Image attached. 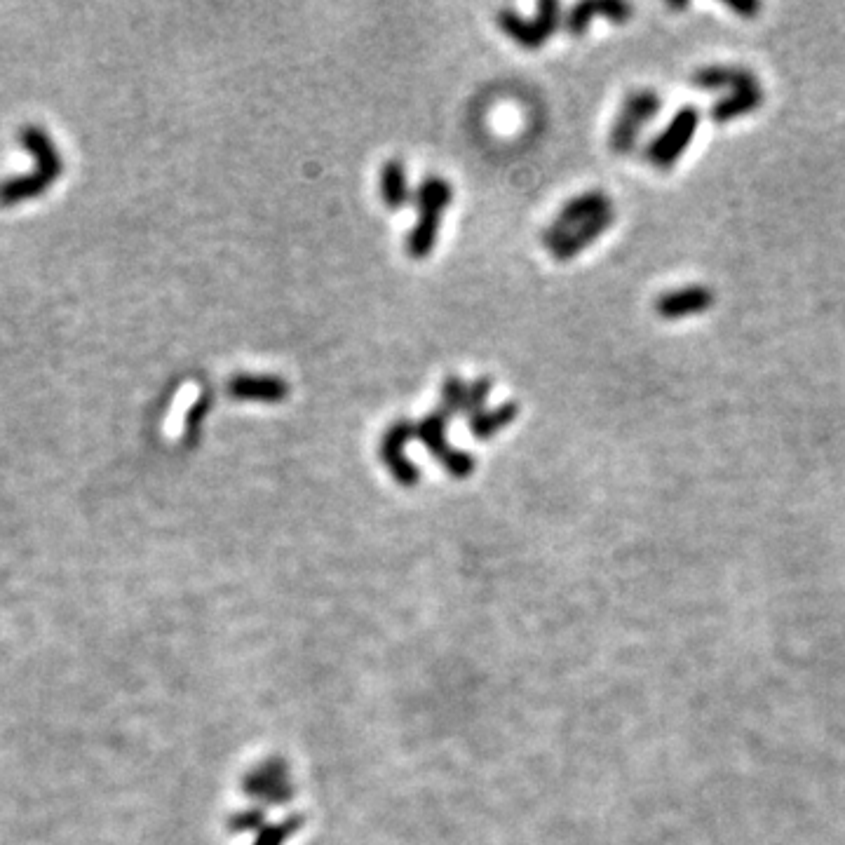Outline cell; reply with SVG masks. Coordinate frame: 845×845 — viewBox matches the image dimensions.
Segmentation results:
<instances>
[{
	"instance_id": "obj_4",
	"label": "cell",
	"mask_w": 845,
	"mask_h": 845,
	"mask_svg": "<svg viewBox=\"0 0 845 845\" xmlns=\"http://www.w3.org/2000/svg\"><path fill=\"white\" fill-rule=\"evenodd\" d=\"M446 428H449V418H446L439 409H435V411H430V414H425L421 421L416 423L414 439H418V442L425 446V451L442 463L446 475H451L456 479L470 477L477 465L475 456H472L470 451L456 449V446H451L449 442H446Z\"/></svg>"
},
{
	"instance_id": "obj_19",
	"label": "cell",
	"mask_w": 845,
	"mask_h": 845,
	"mask_svg": "<svg viewBox=\"0 0 845 845\" xmlns=\"http://www.w3.org/2000/svg\"><path fill=\"white\" fill-rule=\"evenodd\" d=\"M493 388H496V383H493L491 376H479V378H475V381H472L468 385V400H465L463 416L472 418L475 414H479V411H484V407H486V402H489Z\"/></svg>"
},
{
	"instance_id": "obj_18",
	"label": "cell",
	"mask_w": 845,
	"mask_h": 845,
	"mask_svg": "<svg viewBox=\"0 0 845 845\" xmlns=\"http://www.w3.org/2000/svg\"><path fill=\"white\" fill-rule=\"evenodd\" d=\"M601 3H592V0H580V3L573 5V8L566 12L564 17V29L571 33V36H583V33L590 31L594 17L599 15Z\"/></svg>"
},
{
	"instance_id": "obj_9",
	"label": "cell",
	"mask_w": 845,
	"mask_h": 845,
	"mask_svg": "<svg viewBox=\"0 0 845 845\" xmlns=\"http://www.w3.org/2000/svg\"><path fill=\"white\" fill-rule=\"evenodd\" d=\"M228 395L240 402L280 404L289 397V383L285 378L270 374H235L231 381H228Z\"/></svg>"
},
{
	"instance_id": "obj_23",
	"label": "cell",
	"mask_w": 845,
	"mask_h": 845,
	"mask_svg": "<svg viewBox=\"0 0 845 845\" xmlns=\"http://www.w3.org/2000/svg\"><path fill=\"white\" fill-rule=\"evenodd\" d=\"M259 822H261V813H256V810H252V813L235 815L233 822H231V827L235 831H247V829H256V824H259Z\"/></svg>"
},
{
	"instance_id": "obj_3",
	"label": "cell",
	"mask_w": 845,
	"mask_h": 845,
	"mask_svg": "<svg viewBox=\"0 0 845 845\" xmlns=\"http://www.w3.org/2000/svg\"><path fill=\"white\" fill-rule=\"evenodd\" d=\"M702 113L698 106L688 104L674 113V118L669 120L665 130H662L658 137H655L651 144L646 146V160L653 169H660V172H667L672 169L676 162L684 158L688 146L693 144L695 134H698Z\"/></svg>"
},
{
	"instance_id": "obj_2",
	"label": "cell",
	"mask_w": 845,
	"mask_h": 845,
	"mask_svg": "<svg viewBox=\"0 0 845 845\" xmlns=\"http://www.w3.org/2000/svg\"><path fill=\"white\" fill-rule=\"evenodd\" d=\"M662 111V97L655 90H632L623 99L608 134V146L615 155H630L639 144L641 132L658 118Z\"/></svg>"
},
{
	"instance_id": "obj_16",
	"label": "cell",
	"mask_w": 845,
	"mask_h": 845,
	"mask_svg": "<svg viewBox=\"0 0 845 845\" xmlns=\"http://www.w3.org/2000/svg\"><path fill=\"white\" fill-rule=\"evenodd\" d=\"M50 184L52 181L43 177L40 172H36V169H33L31 174L12 177L0 184V205L10 207V205H17V202L38 198V195H43L47 191V186Z\"/></svg>"
},
{
	"instance_id": "obj_6",
	"label": "cell",
	"mask_w": 845,
	"mask_h": 845,
	"mask_svg": "<svg viewBox=\"0 0 845 845\" xmlns=\"http://www.w3.org/2000/svg\"><path fill=\"white\" fill-rule=\"evenodd\" d=\"M613 202L604 191H587L580 193L576 198L566 200L564 205L559 207V212L550 221V226L545 228L543 235H540V242H543L545 249H552L557 242L569 235L573 228H578L580 223L594 219V216L611 212Z\"/></svg>"
},
{
	"instance_id": "obj_15",
	"label": "cell",
	"mask_w": 845,
	"mask_h": 845,
	"mask_svg": "<svg viewBox=\"0 0 845 845\" xmlns=\"http://www.w3.org/2000/svg\"><path fill=\"white\" fill-rule=\"evenodd\" d=\"M381 198L390 212H400L411 200L407 167L402 160H388L381 169Z\"/></svg>"
},
{
	"instance_id": "obj_13",
	"label": "cell",
	"mask_w": 845,
	"mask_h": 845,
	"mask_svg": "<svg viewBox=\"0 0 845 845\" xmlns=\"http://www.w3.org/2000/svg\"><path fill=\"white\" fill-rule=\"evenodd\" d=\"M19 141H22L26 151L31 153V158L36 160V172L43 174L50 181H57L62 177L64 160L59 155L57 146L52 144V139L40 130L36 125H26L22 132H19Z\"/></svg>"
},
{
	"instance_id": "obj_1",
	"label": "cell",
	"mask_w": 845,
	"mask_h": 845,
	"mask_svg": "<svg viewBox=\"0 0 845 845\" xmlns=\"http://www.w3.org/2000/svg\"><path fill=\"white\" fill-rule=\"evenodd\" d=\"M418 221L407 235V254L411 259L423 261L435 252L442 214L454 202V186L442 177H425L414 193Z\"/></svg>"
},
{
	"instance_id": "obj_10",
	"label": "cell",
	"mask_w": 845,
	"mask_h": 845,
	"mask_svg": "<svg viewBox=\"0 0 845 845\" xmlns=\"http://www.w3.org/2000/svg\"><path fill=\"white\" fill-rule=\"evenodd\" d=\"M763 101H766V92H763L761 83L742 87V90L735 92H726L709 108V118H712L716 125L733 123V120L752 116V113L759 111Z\"/></svg>"
},
{
	"instance_id": "obj_11",
	"label": "cell",
	"mask_w": 845,
	"mask_h": 845,
	"mask_svg": "<svg viewBox=\"0 0 845 845\" xmlns=\"http://www.w3.org/2000/svg\"><path fill=\"white\" fill-rule=\"evenodd\" d=\"M615 221V212H604L599 216H594V219L580 223L578 228H573L569 235H564L557 245L550 249V254L554 256L557 261H571L576 259L580 252H585L587 247L592 245V242H597L601 235H604L608 228L613 226Z\"/></svg>"
},
{
	"instance_id": "obj_7",
	"label": "cell",
	"mask_w": 845,
	"mask_h": 845,
	"mask_svg": "<svg viewBox=\"0 0 845 845\" xmlns=\"http://www.w3.org/2000/svg\"><path fill=\"white\" fill-rule=\"evenodd\" d=\"M416 423H411L409 418H400V421L390 423L388 430L383 432L381 437V461L392 477L404 486H414L421 479V472H418L416 463H411L407 456H404V446L414 439Z\"/></svg>"
},
{
	"instance_id": "obj_20",
	"label": "cell",
	"mask_w": 845,
	"mask_h": 845,
	"mask_svg": "<svg viewBox=\"0 0 845 845\" xmlns=\"http://www.w3.org/2000/svg\"><path fill=\"white\" fill-rule=\"evenodd\" d=\"M599 15L611 24H627L634 15V8L630 3H620V0H604Z\"/></svg>"
},
{
	"instance_id": "obj_14",
	"label": "cell",
	"mask_w": 845,
	"mask_h": 845,
	"mask_svg": "<svg viewBox=\"0 0 845 845\" xmlns=\"http://www.w3.org/2000/svg\"><path fill=\"white\" fill-rule=\"evenodd\" d=\"M517 416H519L517 402H503L493 409L479 411V414L468 418L470 435L479 439V442H489V439L496 437L500 430L510 428V425L517 421Z\"/></svg>"
},
{
	"instance_id": "obj_22",
	"label": "cell",
	"mask_w": 845,
	"mask_h": 845,
	"mask_svg": "<svg viewBox=\"0 0 845 845\" xmlns=\"http://www.w3.org/2000/svg\"><path fill=\"white\" fill-rule=\"evenodd\" d=\"M728 8L745 19H754L763 10V5L759 0H728Z\"/></svg>"
},
{
	"instance_id": "obj_12",
	"label": "cell",
	"mask_w": 845,
	"mask_h": 845,
	"mask_svg": "<svg viewBox=\"0 0 845 845\" xmlns=\"http://www.w3.org/2000/svg\"><path fill=\"white\" fill-rule=\"evenodd\" d=\"M691 83L695 87H700V90H709V92H716V90L735 92V90H742V87L761 83V80L756 78V73L752 69H747V66L714 64V66H705V69L695 71Z\"/></svg>"
},
{
	"instance_id": "obj_17",
	"label": "cell",
	"mask_w": 845,
	"mask_h": 845,
	"mask_svg": "<svg viewBox=\"0 0 845 845\" xmlns=\"http://www.w3.org/2000/svg\"><path fill=\"white\" fill-rule=\"evenodd\" d=\"M465 400H468V383L458 374L446 376L442 385V397H439V411H442L449 421H454V418L463 416Z\"/></svg>"
},
{
	"instance_id": "obj_21",
	"label": "cell",
	"mask_w": 845,
	"mask_h": 845,
	"mask_svg": "<svg viewBox=\"0 0 845 845\" xmlns=\"http://www.w3.org/2000/svg\"><path fill=\"white\" fill-rule=\"evenodd\" d=\"M207 409H209V397H202V400L191 409V414H188L186 418V430L191 432V435H198L200 423H202V418H205Z\"/></svg>"
},
{
	"instance_id": "obj_8",
	"label": "cell",
	"mask_w": 845,
	"mask_h": 845,
	"mask_svg": "<svg viewBox=\"0 0 845 845\" xmlns=\"http://www.w3.org/2000/svg\"><path fill=\"white\" fill-rule=\"evenodd\" d=\"M714 292L705 285H688L672 289V292L660 294L653 303V310L658 313L662 320L674 322L684 320V317L691 315H702L707 313L709 308L714 306Z\"/></svg>"
},
{
	"instance_id": "obj_5",
	"label": "cell",
	"mask_w": 845,
	"mask_h": 845,
	"mask_svg": "<svg viewBox=\"0 0 845 845\" xmlns=\"http://www.w3.org/2000/svg\"><path fill=\"white\" fill-rule=\"evenodd\" d=\"M496 22L500 31L505 33L512 43H517L524 50H540L547 40H550L554 33L559 31V26L564 19H561V8L554 0H543L538 5V12L533 19H524L515 10H500Z\"/></svg>"
}]
</instances>
